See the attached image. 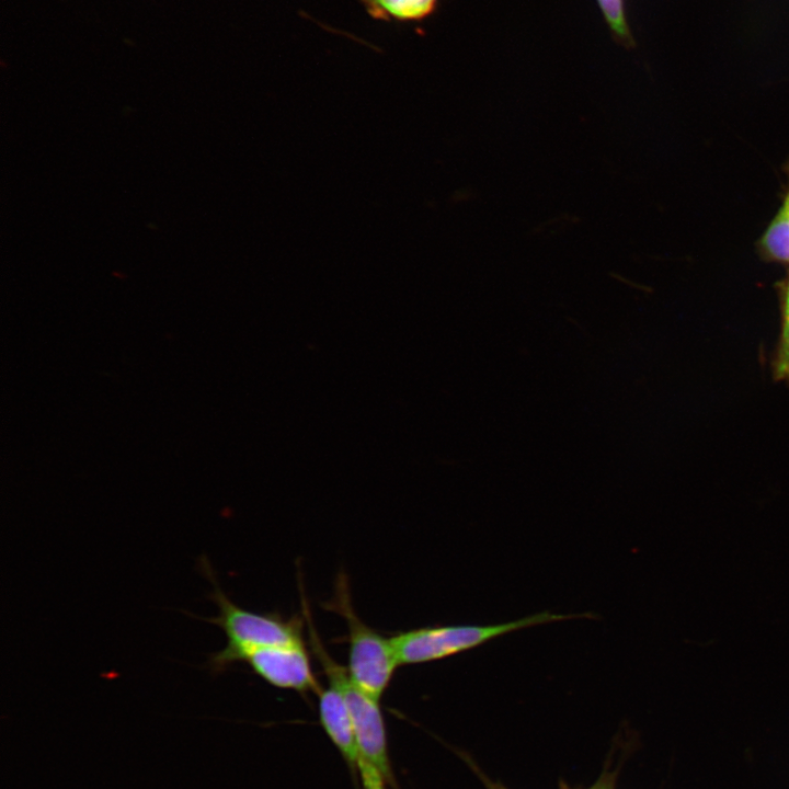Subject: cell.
<instances>
[{
    "label": "cell",
    "mask_w": 789,
    "mask_h": 789,
    "mask_svg": "<svg viewBox=\"0 0 789 789\" xmlns=\"http://www.w3.org/2000/svg\"><path fill=\"white\" fill-rule=\"evenodd\" d=\"M594 614L540 611L516 620L494 625H434L402 631L390 637L399 666L434 662L469 651L504 634L539 625Z\"/></svg>",
    "instance_id": "1"
},
{
    "label": "cell",
    "mask_w": 789,
    "mask_h": 789,
    "mask_svg": "<svg viewBox=\"0 0 789 789\" xmlns=\"http://www.w3.org/2000/svg\"><path fill=\"white\" fill-rule=\"evenodd\" d=\"M202 570L214 585L209 598L218 607V616L203 618L218 626L227 636V645L213 654L208 667L214 674L227 670L238 662L244 651L263 645L305 642V619H284L277 614H258L235 604L216 582L213 569L206 558L201 561Z\"/></svg>",
    "instance_id": "2"
},
{
    "label": "cell",
    "mask_w": 789,
    "mask_h": 789,
    "mask_svg": "<svg viewBox=\"0 0 789 789\" xmlns=\"http://www.w3.org/2000/svg\"><path fill=\"white\" fill-rule=\"evenodd\" d=\"M334 586L333 597L323 607L341 615L346 621L347 671L358 687L379 700L399 666L391 639L370 628L357 616L344 572L338 574Z\"/></svg>",
    "instance_id": "3"
},
{
    "label": "cell",
    "mask_w": 789,
    "mask_h": 789,
    "mask_svg": "<svg viewBox=\"0 0 789 789\" xmlns=\"http://www.w3.org/2000/svg\"><path fill=\"white\" fill-rule=\"evenodd\" d=\"M304 592L300 593L301 608L307 625L308 643L321 665L329 684L336 687L347 706L359 753L375 765L382 776L389 775L385 725L378 700L358 687L351 678L347 667L339 664L328 653L315 628L311 613Z\"/></svg>",
    "instance_id": "4"
},
{
    "label": "cell",
    "mask_w": 789,
    "mask_h": 789,
    "mask_svg": "<svg viewBox=\"0 0 789 789\" xmlns=\"http://www.w3.org/2000/svg\"><path fill=\"white\" fill-rule=\"evenodd\" d=\"M238 662H245L258 676L278 688L318 694L322 689L306 642L252 648L241 653Z\"/></svg>",
    "instance_id": "5"
},
{
    "label": "cell",
    "mask_w": 789,
    "mask_h": 789,
    "mask_svg": "<svg viewBox=\"0 0 789 789\" xmlns=\"http://www.w3.org/2000/svg\"><path fill=\"white\" fill-rule=\"evenodd\" d=\"M319 713L321 723L334 744L348 762L357 764L359 748L353 722L342 694L331 684L319 693Z\"/></svg>",
    "instance_id": "6"
},
{
    "label": "cell",
    "mask_w": 789,
    "mask_h": 789,
    "mask_svg": "<svg viewBox=\"0 0 789 789\" xmlns=\"http://www.w3.org/2000/svg\"><path fill=\"white\" fill-rule=\"evenodd\" d=\"M374 20L399 24L421 23L436 11L439 0H359Z\"/></svg>",
    "instance_id": "7"
},
{
    "label": "cell",
    "mask_w": 789,
    "mask_h": 789,
    "mask_svg": "<svg viewBox=\"0 0 789 789\" xmlns=\"http://www.w3.org/2000/svg\"><path fill=\"white\" fill-rule=\"evenodd\" d=\"M764 243L775 258L789 261V210L786 205L769 227Z\"/></svg>",
    "instance_id": "8"
},
{
    "label": "cell",
    "mask_w": 789,
    "mask_h": 789,
    "mask_svg": "<svg viewBox=\"0 0 789 789\" xmlns=\"http://www.w3.org/2000/svg\"><path fill=\"white\" fill-rule=\"evenodd\" d=\"M599 8L613 32L621 39H629L622 0H597Z\"/></svg>",
    "instance_id": "9"
},
{
    "label": "cell",
    "mask_w": 789,
    "mask_h": 789,
    "mask_svg": "<svg viewBox=\"0 0 789 789\" xmlns=\"http://www.w3.org/2000/svg\"><path fill=\"white\" fill-rule=\"evenodd\" d=\"M776 375L779 378H789V306H785L781 342L776 361Z\"/></svg>",
    "instance_id": "10"
},
{
    "label": "cell",
    "mask_w": 789,
    "mask_h": 789,
    "mask_svg": "<svg viewBox=\"0 0 789 789\" xmlns=\"http://www.w3.org/2000/svg\"><path fill=\"white\" fill-rule=\"evenodd\" d=\"M365 789H384L382 774L380 770L367 761L361 753L357 761Z\"/></svg>",
    "instance_id": "11"
},
{
    "label": "cell",
    "mask_w": 789,
    "mask_h": 789,
    "mask_svg": "<svg viewBox=\"0 0 789 789\" xmlns=\"http://www.w3.org/2000/svg\"><path fill=\"white\" fill-rule=\"evenodd\" d=\"M786 306H789V285H788L787 297H786Z\"/></svg>",
    "instance_id": "12"
},
{
    "label": "cell",
    "mask_w": 789,
    "mask_h": 789,
    "mask_svg": "<svg viewBox=\"0 0 789 789\" xmlns=\"http://www.w3.org/2000/svg\"><path fill=\"white\" fill-rule=\"evenodd\" d=\"M491 789H504V788H502V787H500V786L491 785Z\"/></svg>",
    "instance_id": "13"
}]
</instances>
